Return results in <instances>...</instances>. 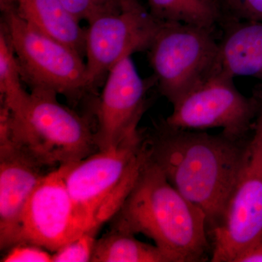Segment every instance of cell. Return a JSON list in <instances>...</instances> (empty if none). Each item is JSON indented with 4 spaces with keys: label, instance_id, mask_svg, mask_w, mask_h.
<instances>
[{
    "label": "cell",
    "instance_id": "cell-3",
    "mask_svg": "<svg viewBox=\"0 0 262 262\" xmlns=\"http://www.w3.org/2000/svg\"><path fill=\"white\" fill-rule=\"evenodd\" d=\"M8 113L5 140L13 141L46 168L75 163L99 150L87 119L60 103L55 93L31 90L23 106Z\"/></svg>",
    "mask_w": 262,
    "mask_h": 262
},
{
    "label": "cell",
    "instance_id": "cell-18",
    "mask_svg": "<svg viewBox=\"0 0 262 262\" xmlns=\"http://www.w3.org/2000/svg\"><path fill=\"white\" fill-rule=\"evenodd\" d=\"M98 229L87 231L52 254V262L91 261Z\"/></svg>",
    "mask_w": 262,
    "mask_h": 262
},
{
    "label": "cell",
    "instance_id": "cell-6",
    "mask_svg": "<svg viewBox=\"0 0 262 262\" xmlns=\"http://www.w3.org/2000/svg\"><path fill=\"white\" fill-rule=\"evenodd\" d=\"M213 31L161 22L146 51L154 83L173 106L222 69L220 41Z\"/></svg>",
    "mask_w": 262,
    "mask_h": 262
},
{
    "label": "cell",
    "instance_id": "cell-14",
    "mask_svg": "<svg viewBox=\"0 0 262 262\" xmlns=\"http://www.w3.org/2000/svg\"><path fill=\"white\" fill-rule=\"evenodd\" d=\"M34 28L70 46L84 58L86 28L58 0H0Z\"/></svg>",
    "mask_w": 262,
    "mask_h": 262
},
{
    "label": "cell",
    "instance_id": "cell-8",
    "mask_svg": "<svg viewBox=\"0 0 262 262\" xmlns=\"http://www.w3.org/2000/svg\"><path fill=\"white\" fill-rule=\"evenodd\" d=\"M234 78L221 69L174 104L164 122L187 130L221 128L232 139H247L259 111L261 99L259 96L247 97L241 94Z\"/></svg>",
    "mask_w": 262,
    "mask_h": 262
},
{
    "label": "cell",
    "instance_id": "cell-9",
    "mask_svg": "<svg viewBox=\"0 0 262 262\" xmlns=\"http://www.w3.org/2000/svg\"><path fill=\"white\" fill-rule=\"evenodd\" d=\"M161 22L139 0H122L118 10L88 22L84 61L92 90L123 58L147 51Z\"/></svg>",
    "mask_w": 262,
    "mask_h": 262
},
{
    "label": "cell",
    "instance_id": "cell-2",
    "mask_svg": "<svg viewBox=\"0 0 262 262\" xmlns=\"http://www.w3.org/2000/svg\"><path fill=\"white\" fill-rule=\"evenodd\" d=\"M112 220L113 228L152 239L168 262L209 259L206 214L170 184L147 151L135 185Z\"/></svg>",
    "mask_w": 262,
    "mask_h": 262
},
{
    "label": "cell",
    "instance_id": "cell-20",
    "mask_svg": "<svg viewBox=\"0 0 262 262\" xmlns=\"http://www.w3.org/2000/svg\"><path fill=\"white\" fill-rule=\"evenodd\" d=\"M2 262H52L48 250L31 244H19L10 249Z\"/></svg>",
    "mask_w": 262,
    "mask_h": 262
},
{
    "label": "cell",
    "instance_id": "cell-22",
    "mask_svg": "<svg viewBox=\"0 0 262 262\" xmlns=\"http://www.w3.org/2000/svg\"><path fill=\"white\" fill-rule=\"evenodd\" d=\"M220 6L228 20L241 19V10L237 0H213Z\"/></svg>",
    "mask_w": 262,
    "mask_h": 262
},
{
    "label": "cell",
    "instance_id": "cell-17",
    "mask_svg": "<svg viewBox=\"0 0 262 262\" xmlns=\"http://www.w3.org/2000/svg\"><path fill=\"white\" fill-rule=\"evenodd\" d=\"M21 73L13 48L0 29V94L1 103L16 111L28 100L30 92L24 89Z\"/></svg>",
    "mask_w": 262,
    "mask_h": 262
},
{
    "label": "cell",
    "instance_id": "cell-5",
    "mask_svg": "<svg viewBox=\"0 0 262 262\" xmlns=\"http://www.w3.org/2000/svg\"><path fill=\"white\" fill-rule=\"evenodd\" d=\"M1 29L13 48L24 82L73 101L93 91L84 57L0 5Z\"/></svg>",
    "mask_w": 262,
    "mask_h": 262
},
{
    "label": "cell",
    "instance_id": "cell-11",
    "mask_svg": "<svg viewBox=\"0 0 262 262\" xmlns=\"http://www.w3.org/2000/svg\"><path fill=\"white\" fill-rule=\"evenodd\" d=\"M149 83L139 75L132 56L110 70L96 106L98 149L116 147L141 132L139 124L145 111Z\"/></svg>",
    "mask_w": 262,
    "mask_h": 262
},
{
    "label": "cell",
    "instance_id": "cell-15",
    "mask_svg": "<svg viewBox=\"0 0 262 262\" xmlns=\"http://www.w3.org/2000/svg\"><path fill=\"white\" fill-rule=\"evenodd\" d=\"M148 10L162 22H180L214 30L227 18L213 0H145Z\"/></svg>",
    "mask_w": 262,
    "mask_h": 262
},
{
    "label": "cell",
    "instance_id": "cell-19",
    "mask_svg": "<svg viewBox=\"0 0 262 262\" xmlns=\"http://www.w3.org/2000/svg\"><path fill=\"white\" fill-rule=\"evenodd\" d=\"M79 20L89 22L103 13L118 10L122 0H58Z\"/></svg>",
    "mask_w": 262,
    "mask_h": 262
},
{
    "label": "cell",
    "instance_id": "cell-1",
    "mask_svg": "<svg viewBox=\"0 0 262 262\" xmlns=\"http://www.w3.org/2000/svg\"><path fill=\"white\" fill-rule=\"evenodd\" d=\"M246 139L176 128L163 122L144 142L149 160L170 184L204 212L210 233L223 219Z\"/></svg>",
    "mask_w": 262,
    "mask_h": 262
},
{
    "label": "cell",
    "instance_id": "cell-13",
    "mask_svg": "<svg viewBox=\"0 0 262 262\" xmlns=\"http://www.w3.org/2000/svg\"><path fill=\"white\" fill-rule=\"evenodd\" d=\"M220 41L222 70L236 77L262 82V21L235 19L226 22Z\"/></svg>",
    "mask_w": 262,
    "mask_h": 262
},
{
    "label": "cell",
    "instance_id": "cell-16",
    "mask_svg": "<svg viewBox=\"0 0 262 262\" xmlns=\"http://www.w3.org/2000/svg\"><path fill=\"white\" fill-rule=\"evenodd\" d=\"M134 235L113 228L96 241L91 261L168 262L155 245L141 242Z\"/></svg>",
    "mask_w": 262,
    "mask_h": 262
},
{
    "label": "cell",
    "instance_id": "cell-7",
    "mask_svg": "<svg viewBox=\"0 0 262 262\" xmlns=\"http://www.w3.org/2000/svg\"><path fill=\"white\" fill-rule=\"evenodd\" d=\"M222 222L210 232L212 262H235L262 239V97Z\"/></svg>",
    "mask_w": 262,
    "mask_h": 262
},
{
    "label": "cell",
    "instance_id": "cell-12",
    "mask_svg": "<svg viewBox=\"0 0 262 262\" xmlns=\"http://www.w3.org/2000/svg\"><path fill=\"white\" fill-rule=\"evenodd\" d=\"M46 168L12 141L0 143V247L18 242L20 219Z\"/></svg>",
    "mask_w": 262,
    "mask_h": 262
},
{
    "label": "cell",
    "instance_id": "cell-10",
    "mask_svg": "<svg viewBox=\"0 0 262 262\" xmlns=\"http://www.w3.org/2000/svg\"><path fill=\"white\" fill-rule=\"evenodd\" d=\"M91 229L67 189L61 165L45 176L27 202L17 244H34L54 253Z\"/></svg>",
    "mask_w": 262,
    "mask_h": 262
},
{
    "label": "cell",
    "instance_id": "cell-4",
    "mask_svg": "<svg viewBox=\"0 0 262 262\" xmlns=\"http://www.w3.org/2000/svg\"><path fill=\"white\" fill-rule=\"evenodd\" d=\"M144 139L140 132L116 147L63 165L67 189L92 228L112 220L135 185L146 158Z\"/></svg>",
    "mask_w": 262,
    "mask_h": 262
},
{
    "label": "cell",
    "instance_id": "cell-21",
    "mask_svg": "<svg viewBox=\"0 0 262 262\" xmlns=\"http://www.w3.org/2000/svg\"><path fill=\"white\" fill-rule=\"evenodd\" d=\"M241 19L262 21V0H237Z\"/></svg>",
    "mask_w": 262,
    "mask_h": 262
}]
</instances>
